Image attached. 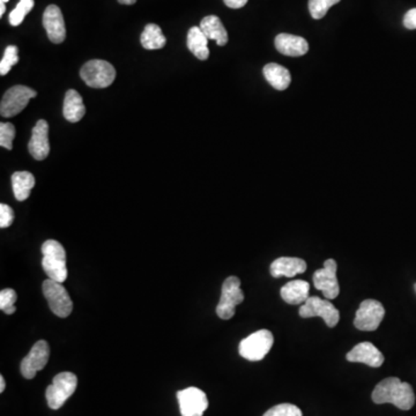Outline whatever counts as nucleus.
<instances>
[{"instance_id":"11","label":"nucleus","mask_w":416,"mask_h":416,"mask_svg":"<svg viewBox=\"0 0 416 416\" xmlns=\"http://www.w3.org/2000/svg\"><path fill=\"white\" fill-rule=\"evenodd\" d=\"M337 269V262L335 259H327L324 263L322 269H317L316 272L313 273V286L322 291L326 300H335L340 294Z\"/></svg>"},{"instance_id":"38","label":"nucleus","mask_w":416,"mask_h":416,"mask_svg":"<svg viewBox=\"0 0 416 416\" xmlns=\"http://www.w3.org/2000/svg\"><path fill=\"white\" fill-rule=\"evenodd\" d=\"M9 0H0V3H7Z\"/></svg>"},{"instance_id":"12","label":"nucleus","mask_w":416,"mask_h":416,"mask_svg":"<svg viewBox=\"0 0 416 416\" xmlns=\"http://www.w3.org/2000/svg\"><path fill=\"white\" fill-rule=\"evenodd\" d=\"M181 416H203L208 408V399L201 388H184L177 392Z\"/></svg>"},{"instance_id":"26","label":"nucleus","mask_w":416,"mask_h":416,"mask_svg":"<svg viewBox=\"0 0 416 416\" xmlns=\"http://www.w3.org/2000/svg\"><path fill=\"white\" fill-rule=\"evenodd\" d=\"M34 5V0H20L19 4L16 5V9L11 12V25H12L13 27L21 25V22L25 20L26 16L33 10Z\"/></svg>"},{"instance_id":"36","label":"nucleus","mask_w":416,"mask_h":416,"mask_svg":"<svg viewBox=\"0 0 416 416\" xmlns=\"http://www.w3.org/2000/svg\"><path fill=\"white\" fill-rule=\"evenodd\" d=\"M118 3L123 5H133L137 3V0H118Z\"/></svg>"},{"instance_id":"6","label":"nucleus","mask_w":416,"mask_h":416,"mask_svg":"<svg viewBox=\"0 0 416 416\" xmlns=\"http://www.w3.org/2000/svg\"><path fill=\"white\" fill-rule=\"evenodd\" d=\"M274 344V337L269 330H260L243 339L238 346V353L245 360L260 361L266 356Z\"/></svg>"},{"instance_id":"32","label":"nucleus","mask_w":416,"mask_h":416,"mask_svg":"<svg viewBox=\"0 0 416 416\" xmlns=\"http://www.w3.org/2000/svg\"><path fill=\"white\" fill-rule=\"evenodd\" d=\"M14 221V212L6 203L0 205V227L9 228Z\"/></svg>"},{"instance_id":"21","label":"nucleus","mask_w":416,"mask_h":416,"mask_svg":"<svg viewBox=\"0 0 416 416\" xmlns=\"http://www.w3.org/2000/svg\"><path fill=\"white\" fill-rule=\"evenodd\" d=\"M201 30L208 40H213L220 47L228 43V33L221 20L216 16H205L201 22Z\"/></svg>"},{"instance_id":"2","label":"nucleus","mask_w":416,"mask_h":416,"mask_svg":"<svg viewBox=\"0 0 416 416\" xmlns=\"http://www.w3.org/2000/svg\"><path fill=\"white\" fill-rule=\"evenodd\" d=\"M42 267L47 278L63 283L67 279L66 251L60 242L47 240L42 245Z\"/></svg>"},{"instance_id":"23","label":"nucleus","mask_w":416,"mask_h":416,"mask_svg":"<svg viewBox=\"0 0 416 416\" xmlns=\"http://www.w3.org/2000/svg\"><path fill=\"white\" fill-rule=\"evenodd\" d=\"M188 47L198 60H206L210 57L208 38L201 27H192L188 33Z\"/></svg>"},{"instance_id":"31","label":"nucleus","mask_w":416,"mask_h":416,"mask_svg":"<svg viewBox=\"0 0 416 416\" xmlns=\"http://www.w3.org/2000/svg\"><path fill=\"white\" fill-rule=\"evenodd\" d=\"M16 138V128L11 123L0 124V146L11 150L13 148V140Z\"/></svg>"},{"instance_id":"33","label":"nucleus","mask_w":416,"mask_h":416,"mask_svg":"<svg viewBox=\"0 0 416 416\" xmlns=\"http://www.w3.org/2000/svg\"><path fill=\"white\" fill-rule=\"evenodd\" d=\"M404 26L407 29H416V9H412L405 14Z\"/></svg>"},{"instance_id":"9","label":"nucleus","mask_w":416,"mask_h":416,"mask_svg":"<svg viewBox=\"0 0 416 416\" xmlns=\"http://www.w3.org/2000/svg\"><path fill=\"white\" fill-rule=\"evenodd\" d=\"M300 316L302 318L320 317L329 327H335L340 320L339 310L330 302L318 296H310L300 308Z\"/></svg>"},{"instance_id":"20","label":"nucleus","mask_w":416,"mask_h":416,"mask_svg":"<svg viewBox=\"0 0 416 416\" xmlns=\"http://www.w3.org/2000/svg\"><path fill=\"white\" fill-rule=\"evenodd\" d=\"M309 291V282L304 280H293L286 283L280 293H281L282 300H285L286 303L298 305V304H303L310 298Z\"/></svg>"},{"instance_id":"14","label":"nucleus","mask_w":416,"mask_h":416,"mask_svg":"<svg viewBox=\"0 0 416 416\" xmlns=\"http://www.w3.org/2000/svg\"><path fill=\"white\" fill-rule=\"evenodd\" d=\"M43 26L47 38L52 43H63L66 38L65 21L60 7L50 5L44 11Z\"/></svg>"},{"instance_id":"22","label":"nucleus","mask_w":416,"mask_h":416,"mask_svg":"<svg viewBox=\"0 0 416 416\" xmlns=\"http://www.w3.org/2000/svg\"><path fill=\"white\" fill-rule=\"evenodd\" d=\"M264 77L269 85L278 91H285L291 85V77L288 69L276 63L267 64L263 69Z\"/></svg>"},{"instance_id":"5","label":"nucleus","mask_w":416,"mask_h":416,"mask_svg":"<svg viewBox=\"0 0 416 416\" xmlns=\"http://www.w3.org/2000/svg\"><path fill=\"white\" fill-rule=\"evenodd\" d=\"M244 300V293L241 289V280L237 276L225 279L221 291V298L216 307V313L221 320H228L235 315L238 304Z\"/></svg>"},{"instance_id":"19","label":"nucleus","mask_w":416,"mask_h":416,"mask_svg":"<svg viewBox=\"0 0 416 416\" xmlns=\"http://www.w3.org/2000/svg\"><path fill=\"white\" fill-rule=\"evenodd\" d=\"M85 113L86 107L81 95L74 89L66 91L63 104V115L66 120L69 123L80 122Z\"/></svg>"},{"instance_id":"15","label":"nucleus","mask_w":416,"mask_h":416,"mask_svg":"<svg viewBox=\"0 0 416 416\" xmlns=\"http://www.w3.org/2000/svg\"><path fill=\"white\" fill-rule=\"evenodd\" d=\"M29 153L35 160L42 161L47 159L50 153L49 142V124L47 120L40 119L33 128L32 138L28 144Z\"/></svg>"},{"instance_id":"18","label":"nucleus","mask_w":416,"mask_h":416,"mask_svg":"<svg viewBox=\"0 0 416 416\" xmlns=\"http://www.w3.org/2000/svg\"><path fill=\"white\" fill-rule=\"evenodd\" d=\"M276 50L280 54L289 57H300L307 54L309 44L300 36L291 34H279L276 38Z\"/></svg>"},{"instance_id":"25","label":"nucleus","mask_w":416,"mask_h":416,"mask_svg":"<svg viewBox=\"0 0 416 416\" xmlns=\"http://www.w3.org/2000/svg\"><path fill=\"white\" fill-rule=\"evenodd\" d=\"M140 42L145 49L157 50L166 45L167 38L159 26L150 23L145 27L144 32L141 34Z\"/></svg>"},{"instance_id":"3","label":"nucleus","mask_w":416,"mask_h":416,"mask_svg":"<svg viewBox=\"0 0 416 416\" xmlns=\"http://www.w3.org/2000/svg\"><path fill=\"white\" fill-rule=\"evenodd\" d=\"M78 385V378L74 373H60L55 377L52 384L49 385L45 391V398H47V406L51 410H60L63 407L67 399L74 393Z\"/></svg>"},{"instance_id":"10","label":"nucleus","mask_w":416,"mask_h":416,"mask_svg":"<svg viewBox=\"0 0 416 416\" xmlns=\"http://www.w3.org/2000/svg\"><path fill=\"white\" fill-rule=\"evenodd\" d=\"M384 316L385 309L379 300H363L355 315L354 325L360 331H376L384 320Z\"/></svg>"},{"instance_id":"17","label":"nucleus","mask_w":416,"mask_h":416,"mask_svg":"<svg viewBox=\"0 0 416 416\" xmlns=\"http://www.w3.org/2000/svg\"><path fill=\"white\" fill-rule=\"evenodd\" d=\"M307 271V263L300 258L295 257H280L271 264V276L273 278H293V276L302 274Z\"/></svg>"},{"instance_id":"30","label":"nucleus","mask_w":416,"mask_h":416,"mask_svg":"<svg viewBox=\"0 0 416 416\" xmlns=\"http://www.w3.org/2000/svg\"><path fill=\"white\" fill-rule=\"evenodd\" d=\"M263 416H303V413L295 405L280 404L269 408Z\"/></svg>"},{"instance_id":"35","label":"nucleus","mask_w":416,"mask_h":416,"mask_svg":"<svg viewBox=\"0 0 416 416\" xmlns=\"http://www.w3.org/2000/svg\"><path fill=\"white\" fill-rule=\"evenodd\" d=\"M5 388H6V383H5V378H4L3 376H0V392L3 393L5 391Z\"/></svg>"},{"instance_id":"7","label":"nucleus","mask_w":416,"mask_h":416,"mask_svg":"<svg viewBox=\"0 0 416 416\" xmlns=\"http://www.w3.org/2000/svg\"><path fill=\"white\" fill-rule=\"evenodd\" d=\"M42 288H43V294L47 298L49 308L56 316L66 318L72 313L73 302L63 283L47 279L43 282Z\"/></svg>"},{"instance_id":"4","label":"nucleus","mask_w":416,"mask_h":416,"mask_svg":"<svg viewBox=\"0 0 416 416\" xmlns=\"http://www.w3.org/2000/svg\"><path fill=\"white\" fill-rule=\"evenodd\" d=\"M80 77L91 88H107L116 79V69L106 60H89L80 69Z\"/></svg>"},{"instance_id":"27","label":"nucleus","mask_w":416,"mask_h":416,"mask_svg":"<svg viewBox=\"0 0 416 416\" xmlns=\"http://www.w3.org/2000/svg\"><path fill=\"white\" fill-rule=\"evenodd\" d=\"M340 3V0H309L310 14L313 19H322L335 4Z\"/></svg>"},{"instance_id":"13","label":"nucleus","mask_w":416,"mask_h":416,"mask_svg":"<svg viewBox=\"0 0 416 416\" xmlns=\"http://www.w3.org/2000/svg\"><path fill=\"white\" fill-rule=\"evenodd\" d=\"M50 357V347L45 340H40L33 346L27 356L21 361V375L26 379L34 378L38 371H41L47 366Z\"/></svg>"},{"instance_id":"16","label":"nucleus","mask_w":416,"mask_h":416,"mask_svg":"<svg viewBox=\"0 0 416 416\" xmlns=\"http://www.w3.org/2000/svg\"><path fill=\"white\" fill-rule=\"evenodd\" d=\"M346 359L348 362L364 363L371 368H379L385 361L384 355L378 348L369 342L356 344L351 352H348Z\"/></svg>"},{"instance_id":"37","label":"nucleus","mask_w":416,"mask_h":416,"mask_svg":"<svg viewBox=\"0 0 416 416\" xmlns=\"http://www.w3.org/2000/svg\"><path fill=\"white\" fill-rule=\"evenodd\" d=\"M6 11V6H5V3H0V16H4V13Z\"/></svg>"},{"instance_id":"39","label":"nucleus","mask_w":416,"mask_h":416,"mask_svg":"<svg viewBox=\"0 0 416 416\" xmlns=\"http://www.w3.org/2000/svg\"><path fill=\"white\" fill-rule=\"evenodd\" d=\"M414 287H415V291H416V283H415V286H414Z\"/></svg>"},{"instance_id":"24","label":"nucleus","mask_w":416,"mask_h":416,"mask_svg":"<svg viewBox=\"0 0 416 416\" xmlns=\"http://www.w3.org/2000/svg\"><path fill=\"white\" fill-rule=\"evenodd\" d=\"M12 186L14 197L18 201L28 199L35 186V177L28 172H16L12 175Z\"/></svg>"},{"instance_id":"1","label":"nucleus","mask_w":416,"mask_h":416,"mask_svg":"<svg viewBox=\"0 0 416 416\" xmlns=\"http://www.w3.org/2000/svg\"><path fill=\"white\" fill-rule=\"evenodd\" d=\"M375 404H392L399 410H410L415 405L413 388L397 377H388L376 385L373 392Z\"/></svg>"},{"instance_id":"29","label":"nucleus","mask_w":416,"mask_h":416,"mask_svg":"<svg viewBox=\"0 0 416 416\" xmlns=\"http://www.w3.org/2000/svg\"><path fill=\"white\" fill-rule=\"evenodd\" d=\"M16 293L14 289L5 288L0 291V309L3 310L6 315H13L16 313Z\"/></svg>"},{"instance_id":"28","label":"nucleus","mask_w":416,"mask_h":416,"mask_svg":"<svg viewBox=\"0 0 416 416\" xmlns=\"http://www.w3.org/2000/svg\"><path fill=\"white\" fill-rule=\"evenodd\" d=\"M19 62V50L16 45H9L4 54L3 60L0 62V74L6 75L10 72L13 66Z\"/></svg>"},{"instance_id":"8","label":"nucleus","mask_w":416,"mask_h":416,"mask_svg":"<svg viewBox=\"0 0 416 416\" xmlns=\"http://www.w3.org/2000/svg\"><path fill=\"white\" fill-rule=\"evenodd\" d=\"M38 95L36 91L27 86H14L4 94L0 103V113L5 118H11L21 113L27 107L29 101Z\"/></svg>"},{"instance_id":"34","label":"nucleus","mask_w":416,"mask_h":416,"mask_svg":"<svg viewBox=\"0 0 416 416\" xmlns=\"http://www.w3.org/2000/svg\"><path fill=\"white\" fill-rule=\"evenodd\" d=\"M223 1H225L227 6L230 7V9H235V10L242 9L247 3V0H223Z\"/></svg>"}]
</instances>
